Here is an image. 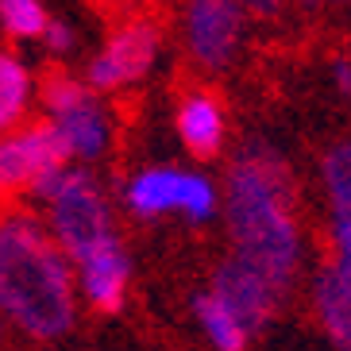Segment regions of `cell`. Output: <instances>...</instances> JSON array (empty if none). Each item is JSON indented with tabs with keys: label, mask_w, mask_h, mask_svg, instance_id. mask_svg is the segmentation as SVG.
I'll use <instances>...</instances> for the list:
<instances>
[{
	"label": "cell",
	"mask_w": 351,
	"mask_h": 351,
	"mask_svg": "<svg viewBox=\"0 0 351 351\" xmlns=\"http://www.w3.org/2000/svg\"><path fill=\"white\" fill-rule=\"evenodd\" d=\"M193 313H197V324L205 328L208 343H213L217 351H243V343H247L251 332L239 324V317L228 309L213 289L193 298Z\"/></svg>",
	"instance_id": "cell-14"
},
{
	"label": "cell",
	"mask_w": 351,
	"mask_h": 351,
	"mask_svg": "<svg viewBox=\"0 0 351 351\" xmlns=\"http://www.w3.org/2000/svg\"><path fill=\"white\" fill-rule=\"evenodd\" d=\"M66 158L73 155L62 132L54 124H32L0 143V182H4V189H20V186L32 189V182L39 174L62 170Z\"/></svg>",
	"instance_id": "cell-6"
},
{
	"label": "cell",
	"mask_w": 351,
	"mask_h": 351,
	"mask_svg": "<svg viewBox=\"0 0 351 351\" xmlns=\"http://www.w3.org/2000/svg\"><path fill=\"white\" fill-rule=\"evenodd\" d=\"M324 174V189H328L332 205V247H336V263L351 267V139L336 143L320 162Z\"/></svg>",
	"instance_id": "cell-10"
},
{
	"label": "cell",
	"mask_w": 351,
	"mask_h": 351,
	"mask_svg": "<svg viewBox=\"0 0 351 351\" xmlns=\"http://www.w3.org/2000/svg\"><path fill=\"white\" fill-rule=\"evenodd\" d=\"M213 293L236 313L239 324L247 332L263 328L274 317V309L282 305V298H286L263 270L251 267L247 258H239V255H228L217 267V274H213Z\"/></svg>",
	"instance_id": "cell-5"
},
{
	"label": "cell",
	"mask_w": 351,
	"mask_h": 351,
	"mask_svg": "<svg viewBox=\"0 0 351 351\" xmlns=\"http://www.w3.org/2000/svg\"><path fill=\"white\" fill-rule=\"evenodd\" d=\"M27 97H32V77L23 70L20 58L4 54L0 58V124L12 128L27 108Z\"/></svg>",
	"instance_id": "cell-15"
},
{
	"label": "cell",
	"mask_w": 351,
	"mask_h": 351,
	"mask_svg": "<svg viewBox=\"0 0 351 351\" xmlns=\"http://www.w3.org/2000/svg\"><path fill=\"white\" fill-rule=\"evenodd\" d=\"M243 8H247V16H258V20H274L282 12V0H239Z\"/></svg>",
	"instance_id": "cell-20"
},
{
	"label": "cell",
	"mask_w": 351,
	"mask_h": 351,
	"mask_svg": "<svg viewBox=\"0 0 351 351\" xmlns=\"http://www.w3.org/2000/svg\"><path fill=\"white\" fill-rule=\"evenodd\" d=\"M51 124L62 132L70 155L82 158V162L101 158L104 147H108V116H104V108L93 101V97H89L85 104H77V108H70L66 116L51 120Z\"/></svg>",
	"instance_id": "cell-13"
},
{
	"label": "cell",
	"mask_w": 351,
	"mask_h": 351,
	"mask_svg": "<svg viewBox=\"0 0 351 351\" xmlns=\"http://www.w3.org/2000/svg\"><path fill=\"white\" fill-rule=\"evenodd\" d=\"M340 4H351V0H340Z\"/></svg>",
	"instance_id": "cell-23"
},
{
	"label": "cell",
	"mask_w": 351,
	"mask_h": 351,
	"mask_svg": "<svg viewBox=\"0 0 351 351\" xmlns=\"http://www.w3.org/2000/svg\"><path fill=\"white\" fill-rule=\"evenodd\" d=\"M51 228L58 247L70 255V263L82 267L89 255L112 243V213H108V201L101 197L97 182L85 170H66V186L62 193L51 201Z\"/></svg>",
	"instance_id": "cell-3"
},
{
	"label": "cell",
	"mask_w": 351,
	"mask_h": 351,
	"mask_svg": "<svg viewBox=\"0 0 351 351\" xmlns=\"http://www.w3.org/2000/svg\"><path fill=\"white\" fill-rule=\"evenodd\" d=\"M182 213H186L193 224H205V220H213V213H217V189H213V182L201 174H186V189H182Z\"/></svg>",
	"instance_id": "cell-18"
},
{
	"label": "cell",
	"mask_w": 351,
	"mask_h": 351,
	"mask_svg": "<svg viewBox=\"0 0 351 351\" xmlns=\"http://www.w3.org/2000/svg\"><path fill=\"white\" fill-rule=\"evenodd\" d=\"M47 47H51V51H70L73 47V27L70 23H62V20H51V27H47Z\"/></svg>",
	"instance_id": "cell-19"
},
{
	"label": "cell",
	"mask_w": 351,
	"mask_h": 351,
	"mask_svg": "<svg viewBox=\"0 0 351 351\" xmlns=\"http://www.w3.org/2000/svg\"><path fill=\"white\" fill-rule=\"evenodd\" d=\"M293 201H298V186L286 158L263 139L239 147L224 186L232 255L258 267L282 293L293 289L301 263V228Z\"/></svg>",
	"instance_id": "cell-1"
},
{
	"label": "cell",
	"mask_w": 351,
	"mask_h": 351,
	"mask_svg": "<svg viewBox=\"0 0 351 351\" xmlns=\"http://www.w3.org/2000/svg\"><path fill=\"white\" fill-rule=\"evenodd\" d=\"M178 132L186 139V147L197 158H213L220 151V139H224V112H220L217 97L208 93H193L186 97L182 112H178Z\"/></svg>",
	"instance_id": "cell-12"
},
{
	"label": "cell",
	"mask_w": 351,
	"mask_h": 351,
	"mask_svg": "<svg viewBox=\"0 0 351 351\" xmlns=\"http://www.w3.org/2000/svg\"><path fill=\"white\" fill-rule=\"evenodd\" d=\"M298 4H301V8H309V12L317 8V0H298Z\"/></svg>",
	"instance_id": "cell-22"
},
{
	"label": "cell",
	"mask_w": 351,
	"mask_h": 351,
	"mask_svg": "<svg viewBox=\"0 0 351 351\" xmlns=\"http://www.w3.org/2000/svg\"><path fill=\"white\" fill-rule=\"evenodd\" d=\"M128 278H132V263H128V251L120 239L104 243L97 255H89L77 267V282H82L85 298L93 301L101 313H116L124 305Z\"/></svg>",
	"instance_id": "cell-8"
},
{
	"label": "cell",
	"mask_w": 351,
	"mask_h": 351,
	"mask_svg": "<svg viewBox=\"0 0 351 351\" xmlns=\"http://www.w3.org/2000/svg\"><path fill=\"white\" fill-rule=\"evenodd\" d=\"M243 16L239 0H186V47L189 58L205 70H224L239 54L243 43Z\"/></svg>",
	"instance_id": "cell-4"
},
{
	"label": "cell",
	"mask_w": 351,
	"mask_h": 351,
	"mask_svg": "<svg viewBox=\"0 0 351 351\" xmlns=\"http://www.w3.org/2000/svg\"><path fill=\"white\" fill-rule=\"evenodd\" d=\"M182 189H186V170L155 166L132 178L128 186V205L139 217H162V213H182Z\"/></svg>",
	"instance_id": "cell-11"
},
{
	"label": "cell",
	"mask_w": 351,
	"mask_h": 351,
	"mask_svg": "<svg viewBox=\"0 0 351 351\" xmlns=\"http://www.w3.org/2000/svg\"><path fill=\"white\" fill-rule=\"evenodd\" d=\"M313 305L328 340L340 351H351V267H340L336 258L324 263L313 282Z\"/></svg>",
	"instance_id": "cell-9"
},
{
	"label": "cell",
	"mask_w": 351,
	"mask_h": 351,
	"mask_svg": "<svg viewBox=\"0 0 351 351\" xmlns=\"http://www.w3.org/2000/svg\"><path fill=\"white\" fill-rule=\"evenodd\" d=\"M0 305L35 340L66 336L77 317L70 255L27 213L8 217L0 232Z\"/></svg>",
	"instance_id": "cell-2"
},
{
	"label": "cell",
	"mask_w": 351,
	"mask_h": 351,
	"mask_svg": "<svg viewBox=\"0 0 351 351\" xmlns=\"http://www.w3.org/2000/svg\"><path fill=\"white\" fill-rule=\"evenodd\" d=\"M39 97H43V108L51 112V120H58V116H66L70 108L89 101V89H85L77 77H70V73H51V77L43 82Z\"/></svg>",
	"instance_id": "cell-17"
},
{
	"label": "cell",
	"mask_w": 351,
	"mask_h": 351,
	"mask_svg": "<svg viewBox=\"0 0 351 351\" xmlns=\"http://www.w3.org/2000/svg\"><path fill=\"white\" fill-rule=\"evenodd\" d=\"M332 73H336V85H340V93H351V62H348V58H340V62L332 66Z\"/></svg>",
	"instance_id": "cell-21"
},
{
	"label": "cell",
	"mask_w": 351,
	"mask_h": 351,
	"mask_svg": "<svg viewBox=\"0 0 351 351\" xmlns=\"http://www.w3.org/2000/svg\"><path fill=\"white\" fill-rule=\"evenodd\" d=\"M0 20H4V32L16 39H35L51 27V16L39 0H0Z\"/></svg>",
	"instance_id": "cell-16"
},
{
	"label": "cell",
	"mask_w": 351,
	"mask_h": 351,
	"mask_svg": "<svg viewBox=\"0 0 351 351\" xmlns=\"http://www.w3.org/2000/svg\"><path fill=\"white\" fill-rule=\"evenodd\" d=\"M158 54V32L147 20H135L108 39L101 54L89 62V85L93 89H120L128 82H139Z\"/></svg>",
	"instance_id": "cell-7"
}]
</instances>
